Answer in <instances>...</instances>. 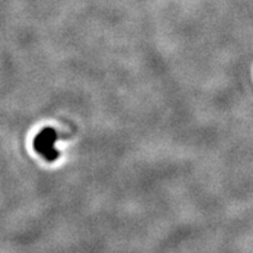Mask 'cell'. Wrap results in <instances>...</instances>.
Returning <instances> with one entry per match:
<instances>
[{
  "label": "cell",
  "instance_id": "6da1fadb",
  "mask_svg": "<svg viewBox=\"0 0 253 253\" xmlns=\"http://www.w3.org/2000/svg\"><path fill=\"white\" fill-rule=\"evenodd\" d=\"M58 142V134L54 128L46 127L39 132L34 140L35 150L48 162H53L59 157V152L56 148Z\"/></svg>",
  "mask_w": 253,
  "mask_h": 253
}]
</instances>
